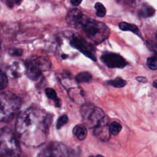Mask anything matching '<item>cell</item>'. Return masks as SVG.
<instances>
[{
  "instance_id": "6da1fadb",
  "label": "cell",
  "mask_w": 157,
  "mask_h": 157,
  "mask_svg": "<svg viewBox=\"0 0 157 157\" xmlns=\"http://www.w3.org/2000/svg\"><path fill=\"white\" fill-rule=\"evenodd\" d=\"M52 116L42 110L30 107L20 112L15 124V130L21 142L26 146L37 147L45 142Z\"/></svg>"
},
{
  "instance_id": "7a4b0ae2",
  "label": "cell",
  "mask_w": 157,
  "mask_h": 157,
  "mask_svg": "<svg viewBox=\"0 0 157 157\" xmlns=\"http://www.w3.org/2000/svg\"><path fill=\"white\" fill-rule=\"evenodd\" d=\"M78 29H82L86 37L95 44H99L107 39L110 31L107 25L83 15Z\"/></svg>"
},
{
  "instance_id": "3957f363",
  "label": "cell",
  "mask_w": 157,
  "mask_h": 157,
  "mask_svg": "<svg viewBox=\"0 0 157 157\" xmlns=\"http://www.w3.org/2000/svg\"><path fill=\"white\" fill-rule=\"evenodd\" d=\"M20 99L10 92L0 93V121H9L18 113Z\"/></svg>"
},
{
  "instance_id": "277c9868",
  "label": "cell",
  "mask_w": 157,
  "mask_h": 157,
  "mask_svg": "<svg viewBox=\"0 0 157 157\" xmlns=\"http://www.w3.org/2000/svg\"><path fill=\"white\" fill-rule=\"evenodd\" d=\"M21 148L13 132L8 128L0 131V157H20Z\"/></svg>"
},
{
  "instance_id": "5b68a950",
  "label": "cell",
  "mask_w": 157,
  "mask_h": 157,
  "mask_svg": "<svg viewBox=\"0 0 157 157\" xmlns=\"http://www.w3.org/2000/svg\"><path fill=\"white\" fill-rule=\"evenodd\" d=\"M80 113L85 126L94 129L105 116L104 111L91 103H85L80 109Z\"/></svg>"
},
{
  "instance_id": "8992f818",
  "label": "cell",
  "mask_w": 157,
  "mask_h": 157,
  "mask_svg": "<svg viewBox=\"0 0 157 157\" xmlns=\"http://www.w3.org/2000/svg\"><path fill=\"white\" fill-rule=\"evenodd\" d=\"M51 66L48 58L44 56H38L27 61L26 64V75L32 80H37L42 73L47 71Z\"/></svg>"
},
{
  "instance_id": "52a82bcc",
  "label": "cell",
  "mask_w": 157,
  "mask_h": 157,
  "mask_svg": "<svg viewBox=\"0 0 157 157\" xmlns=\"http://www.w3.org/2000/svg\"><path fill=\"white\" fill-rule=\"evenodd\" d=\"M37 157H69V152L63 143L51 142L42 148Z\"/></svg>"
},
{
  "instance_id": "ba28073f",
  "label": "cell",
  "mask_w": 157,
  "mask_h": 157,
  "mask_svg": "<svg viewBox=\"0 0 157 157\" xmlns=\"http://www.w3.org/2000/svg\"><path fill=\"white\" fill-rule=\"evenodd\" d=\"M70 43L73 47L78 50L87 57L93 61H96L94 47L82 36L78 34L72 35Z\"/></svg>"
},
{
  "instance_id": "9c48e42d",
  "label": "cell",
  "mask_w": 157,
  "mask_h": 157,
  "mask_svg": "<svg viewBox=\"0 0 157 157\" xmlns=\"http://www.w3.org/2000/svg\"><path fill=\"white\" fill-rule=\"evenodd\" d=\"M101 61L109 68H123L128 63L119 54L115 53H105L101 56Z\"/></svg>"
},
{
  "instance_id": "30bf717a",
  "label": "cell",
  "mask_w": 157,
  "mask_h": 157,
  "mask_svg": "<svg viewBox=\"0 0 157 157\" xmlns=\"http://www.w3.org/2000/svg\"><path fill=\"white\" fill-rule=\"evenodd\" d=\"M109 128V118L105 115L93 129V134L99 140L106 142L109 140L111 135Z\"/></svg>"
},
{
  "instance_id": "8fae6325",
  "label": "cell",
  "mask_w": 157,
  "mask_h": 157,
  "mask_svg": "<svg viewBox=\"0 0 157 157\" xmlns=\"http://www.w3.org/2000/svg\"><path fill=\"white\" fill-rule=\"evenodd\" d=\"M83 15H84L80 10L72 9L70 10L66 15V20L71 26L78 29Z\"/></svg>"
},
{
  "instance_id": "7c38bea8",
  "label": "cell",
  "mask_w": 157,
  "mask_h": 157,
  "mask_svg": "<svg viewBox=\"0 0 157 157\" xmlns=\"http://www.w3.org/2000/svg\"><path fill=\"white\" fill-rule=\"evenodd\" d=\"M26 67L20 61H15L10 65L8 68L7 73L10 77L17 78L21 75V73L26 70Z\"/></svg>"
},
{
  "instance_id": "4fadbf2b",
  "label": "cell",
  "mask_w": 157,
  "mask_h": 157,
  "mask_svg": "<svg viewBox=\"0 0 157 157\" xmlns=\"http://www.w3.org/2000/svg\"><path fill=\"white\" fill-rule=\"evenodd\" d=\"M73 134L79 140H83L87 136V129L85 125L77 124L74 126L73 131Z\"/></svg>"
},
{
  "instance_id": "5bb4252c",
  "label": "cell",
  "mask_w": 157,
  "mask_h": 157,
  "mask_svg": "<svg viewBox=\"0 0 157 157\" xmlns=\"http://www.w3.org/2000/svg\"><path fill=\"white\" fill-rule=\"evenodd\" d=\"M118 27L122 31H131V32L136 34V35L139 36L140 37H142L140 36V33L139 32V28H137V26H136L134 24H131V23H129L123 21V22H120L118 24Z\"/></svg>"
},
{
  "instance_id": "9a60e30c",
  "label": "cell",
  "mask_w": 157,
  "mask_h": 157,
  "mask_svg": "<svg viewBox=\"0 0 157 157\" xmlns=\"http://www.w3.org/2000/svg\"><path fill=\"white\" fill-rule=\"evenodd\" d=\"M155 13V9L149 5H143L138 11V15L143 18L151 17L153 16Z\"/></svg>"
},
{
  "instance_id": "2e32d148",
  "label": "cell",
  "mask_w": 157,
  "mask_h": 157,
  "mask_svg": "<svg viewBox=\"0 0 157 157\" xmlns=\"http://www.w3.org/2000/svg\"><path fill=\"white\" fill-rule=\"evenodd\" d=\"M93 76L88 72H81L75 76V80L78 83H88L91 81Z\"/></svg>"
},
{
  "instance_id": "e0dca14e",
  "label": "cell",
  "mask_w": 157,
  "mask_h": 157,
  "mask_svg": "<svg viewBox=\"0 0 157 157\" xmlns=\"http://www.w3.org/2000/svg\"><path fill=\"white\" fill-rule=\"evenodd\" d=\"M106 83L115 88H123L126 85V82L122 78L118 77H116L114 80H110L107 81Z\"/></svg>"
},
{
  "instance_id": "ac0fdd59",
  "label": "cell",
  "mask_w": 157,
  "mask_h": 157,
  "mask_svg": "<svg viewBox=\"0 0 157 157\" xmlns=\"http://www.w3.org/2000/svg\"><path fill=\"white\" fill-rule=\"evenodd\" d=\"M45 93L46 96L50 99H52L54 101L55 103L56 104V106L59 107L60 105V103H59V98L57 97L56 95V93L55 91V90H53V88H47L45 90Z\"/></svg>"
},
{
  "instance_id": "d6986e66",
  "label": "cell",
  "mask_w": 157,
  "mask_h": 157,
  "mask_svg": "<svg viewBox=\"0 0 157 157\" xmlns=\"http://www.w3.org/2000/svg\"><path fill=\"white\" fill-rule=\"evenodd\" d=\"M122 129V126L120 123L117 121H113L110 124V133L111 135H118Z\"/></svg>"
},
{
  "instance_id": "ffe728a7",
  "label": "cell",
  "mask_w": 157,
  "mask_h": 157,
  "mask_svg": "<svg viewBox=\"0 0 157 157\" xmlns=\"http://www.w3.org/2000/svg\"><path fill=\"white\" fill-rule=\"evenodd\" d=\"M94 8L96 11V15L99 17H104L106 14V9L104 6L101 2H96L94 4Z\"/></svg>"
},
{
  "instance_id": "44dd1931",
  "label": "cell",
  "mask_w": 157,
  "mask_h": 157,
  "mask_svg": "<svg viewBox=\"0 0 157 157\" xmlns=\"http://www.w3.org/2000/svg\"><path fill=\"white\" fill-rule=\"evenodd\" d=\"M147 65L151 70L157 69V59L155 56H151L147 59Z\"/></svg>"
},
{
  "instance_id": "7402d4cb",
  "label": "cell",
  "mask_w": 157,
  "mask_h": 157,
  "mask_svg": "<svg viewBox=\"0 0 157 157\" xmlns=\"http://www.w3.org/2000/svg\"><path fill=\"white\" fill-rule=\"evenodd\" d=\"M68 122V117L66 115H63L59 117L56 124V128L59 129L61 127L65 125Z\"/></svg>"
},
{
  "instance_id": "603a6c76",
  "label": "cell",
  "mask_w": 157,
  "mask_h": 157,
  "mask_svg": "<svg viewBox=\"0 0 157 157\" xmlns=\"http://www.w3.org/2000/svg\"><path fill=\"white\" fill-rule=\"evenodd\" d=\"M8 84L7 75L0 69V90L4 89Z\"/></svg>"
},
{
  "instance_id": "cb8c5ba5",
  "label": "cell",
  "mask_w": 157,
  "mask_h": 157,
  "mask_svg": "<svg viewBox=\"0 0 157 157\" xmlns=\"http://www.w3.org/2000/svg\"><path fill=\"white\" fill-rule=\"evenodd\" d=\"M147 47L151 51H153V52L157 51V44L153 40H147Z\"/></svg>"
},
{
  "instance_id": "d4e9b609",
  "label": "cell",
  "mask_w": 157,
  "mask_h": 157,
  "mask_svg": "<svg viewBox=\"0 0 157 157\" xmlns=\"http://www.w3.org/2000/svg\"><path fill=\"white\" fill-rule=\"evenodd\" d=\"M23 50L19 48H15V49H11L9 51V54L10 55L14 56H20L22 55Z\"/></svg>"
},
{
  "instance_id": "484cf974",
  "label": "cell",
  "mask_w": 157,
  "mask_h": 157,
  "mask_svg": "<svg viewBox=\"0 0 157 157\" xmlns=\"http://www.w3.org/2000/svg\"><path fill=\"white\" fill-rule=\"evenodd\" d=\"M136 80H137L138 82H141V83H147L148 80L146 77H142V76H139V77H137L136 78Z\"/></svg>"
},
{
  "instance_id": "4316f807",
  "label": "cell",
  "mask_w": 157,
  "mask_h": 157,
  "mask_svg": "<svg viewBox=\"0 0 157 157\" xmlns=\"http://www.w3.org/2000/svg\"><path fill=\"white\" fill-rule=\"evenodd\" d=\"M81 1H77V0H72L71 1V3L74 6H78L81 3Z\"/></svg>"
},
{
  "instance_id": "83f0119b",
  "label": "cell",
  "mask_w": 157,
  "mask_h": 157,
  "mask_svg": "<svg viewBox=\"0 0 157 157\" xmlns=\"http://www.w3.org/2000/svg\"><path fill=\"white\" fill-rule=\"evenodd\" d=\"M7 6L9 7H13V2L12 1H7Z\"/></svg>"
},
{
  "instance_id": "f1b7e54d",
  "label": "cell",
  "mask_w": 157,
  "mask_h": 157,
  "mask_svg": "<svg viewBox=\"0 0 157 157\" xmlns=\"http://www.w3.org/2000/svg\"><path fill=\"white\" fill-rule=\"evenodd\" d=\"M153 86L155 88L157 89V80H155L153 81Z\"/></svg>"
},
{
  "instance_id": "f546056e",
  "label": "cell",
  "mask_w": 157,
  "mask_h": 157,
  "mask_svg": "<svg viewBox=\"0 0 157 157\" xmlns=\"http://www.w3.org/2000/svg\"><path fill=\"white\" fill-rule=\"evenodd\" d=\"M89 157H104V156L101 155H97L96 156H93V155H91V156H90Z\"/></svg>"
},
{
  "instance_id": "4dcf8cb0",
  "label": "cell",
  "mask_w": 157,
  "mask_h": 157,
  "mask_svg": "<svg viewBox=\"0 0 157 157\" xmlns=\"http://www.w3.org/2000/svg\"><path fill=\"white\" fill-rule=\"evenodd\" d=\"M153 56H155L156 59H157V51L156 52H155V54H154V55H153Z\"/></svg>"
},
{
  "instance_id": "1f68e13d",
  "label": "cell",
  "mask_w": 157,
  "mask_h": 157,
  "mask_svg": "<svg viewBox=\"0 0 157 157\" xmlns=\"http://www.w3.org/2000/svg\"><path fill=\"white\" fill-rule=\"evenodd\" d=\"M0 48H1V41H0Z\"/></svg>"
},
{
  "instance_id": "d6a6232c",
  "label": "cell",
  "mask_w": 157,
  "mask_h": 157,
  "mask_svg": "<svg viewBox=\"0 0 157 157\" xmlns=\"http://www.w3.org/2000/svg\"><path fill=\"white\" fill-rule=\"evenodd\" d=\"M156 39H157V34H156Z\"/></svg>"
}]
</instances>
